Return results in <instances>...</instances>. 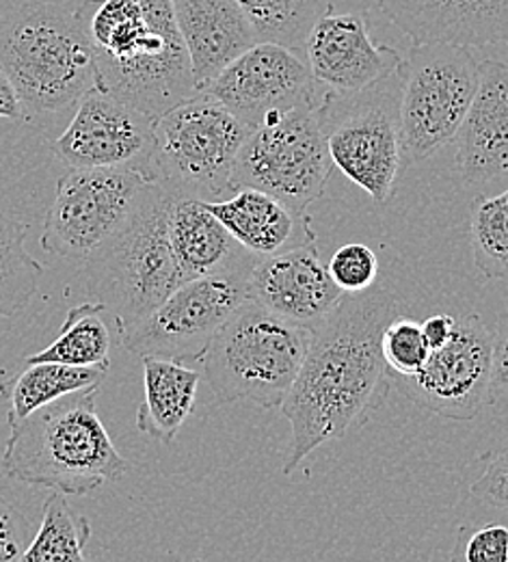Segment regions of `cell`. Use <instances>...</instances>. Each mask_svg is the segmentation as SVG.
<instances>
[{
  "label": "cell",
  "instance_id": "10",
  "mask_svg": "<svg viewBox=\"0 0 508 562\" xmlns=\"http://www.w3.org/2000/svg\"><path fill=\"white\" fill-rule=\"evenodd\" d=\"M481 64L456 44H414L400 64L403 162L414 167L454 140L478 89Z\"/></svg>",
  "mask_w": 508,
  "mask_h": 562
},
{
  "label": "cell",
  "instance_id": "7",
  "mask_svg": "<svg viewBox=\"0 0 508 562\" xmlns=\"http://www.w3.org/2000/svg\"><path fill=\"white\" fill-rule=\"evenodd\" d=\"M251 126L200 91L154 120L147 178L173 198L215 202L232 191V171Z\"/></svg>",
  "mask_w": 508,
  "mask_h": 562
},
{
  "label": "cell",
  "instance_id": "37",
  "mask_svg": "<svg viewBox=\"0 0 508 562\" xmlns=\"http://www.w3.org/2000/svg\"><path fill=\"white\" fill-rule=\"evenodd\" d=\"M24 106L18 98L15 87L11 85L9 76L0 70V117L4 120H20L24 115Z\"/></svg>",
  "mask_w": 508,
  "mask_h": 562
},
{
  "label": "cell",
  "instance_id": "13",
  "mask_svg": "<svg viewBox=\"0 0 508 562\" xmlns=\"http://www.w3.org/2000/svg\"><path fill=\"white\" fill-rule=\"evenodd\" d=\"M394 385L445 420H474L494 394V331L478 314L456 316L452 338L414 376H392Z\"/></svg>",
  "mask_w": 508,
  "mask_h": 562
},
{
  "label": "cell",
  "instance_id": "29",
  "mask_svg": "<svg viewBox=\"0 0 508 562\" xmlns=\"http://www.w3.org/2000/svg\"><path fill=\"white\" fill-rule=\"evenodd\" d=\"M470 240L476 269L489 280L508 281V189L476 198Z\"/></svg>",
  "mask_w": 508,
  "mask_h": 562
},
{
  "label": "cell",
  "instance_id": "25",
  "mask_svg": "<svg viewBox=\"0 0 508 562\" xmlns=\"http://www.w3.org/2000/svg\"><path fill=\"white\" fill-rule=\"evenodd\" d=\"M106 307L95 301H80L68 310V318L57 340L44 351L29 355L24 363L57 361L70 366L111 368V331Z\"/></svg>",
  "mask_w": 508,
  "mask_h": 562
},
{
  "label": "cell",
  "instance_id": "27",
  "mask_svg": "<svg viewBox=\"0 0 508 562\" xmlns=\"http://www.w3.org/2000/svg\"><path fill=\"white\" fill-rule=\"evenodd\" d=\"M26 223L0 212V321L29 305L44 276V267L26 251Z\"/></svg>",
  "mask_w": 508,
  "mask_h": 562
},
{
  "label": "cell",
  "instance_id": "15",
  "mask_svg": "<svg viewBox=\"0 0 508 562\" xmlns=\"http://www.w3.org/2000/svg\"><path fill=\"white\" fill-rule=\"evenodd\" d=\"M151 151L154 117L100 87L80 98L70 126L53 140V154L70 169L135 167L147 176Z\"/></svg>",
  "mask_w": 508,
  "mask_h": 562
},
{
  "label": "cell",
  "instance_id": "34",
  "mask_svg": "<svg viewBox=\"0 0 508 562\" xmlns=\"http://www.w3.org/2000/svg\"><path fill=\"white\" fill-rule=\"evenodd\" d=\"M33 537L29 519L0 492V562L22 561Z\"/></svg>",
  "mask_w": 508,
  "mask_h": 562
},
{
  "label": "cell",
  "instance_id": "4",
  "mask_svg": "<svg viewBox=\"0 0 508 562\" xmlns=\"http://www.w3.org/2000/svg\"><path fill=\"white\" fill-rule=\"evenodd\" d=\"M173 195L147 182L128 221L80 267L68 294L102 303L117 334L135 325L184 283L169 238Z\"/></svg>",
  "mask_w": 508,
  "mask_h": 562
},
{
  "label": "cell",
  "instance_id": "17",
  "mask_svg": "<svg viewBox=\"0 0 508 562\" xmlns=\"http://www.w3.org/2000/svg\"><path fill=\"white\" fill-rule=\"evenodd\" d=\"M305 59L316 82L334 91H358L403 64L396 48L372 42L363 11H327L305 42Z\"/></svg>",
  "mask_w": 508,
  "mask_h": 562
},
{
  "label": "cell",
  "instance_id": "33",
  "mask_svg": "<svg viewBox=\"0 0 508 562\" xmlns=\"http://www.w3.org/2000/svg\"><path fill=\"white\" fill-rule=\"evenodd\" d=\"M485 472L472 485V495L508 515V441L483 454Z\"/></svg>",
  "mask_w": 508,
  "mask_h": 562
},
{
  "label": "cell",
  "instance_id": "28",
  "mask_svg": "<svg viewBox=\"0 0 508 562\" xmlns=\"http://www.w3.org/2000/svg\"><path fill=\"white\" fill-rule=\"evenodd\" d=\"M89 537V519L84 515H74L66 493L55 492L44 504L39 530L22 561H84Z\"/></svg>",
  "mask_w": 508,
  "mask_h": 562
},
{
  "label": "cell",
  "instance_id": "31",
  "mask_svg": "<svg viewBox=\"0 0 508 562\" xmlns=\"http://www.w3.org/2000/svg\"><path fill=\"white\" fill-rule=\"evenodd\" d=\"M327 269L342 292H363L376 283L379 258L368 245L349 243L331 256Z\"/></svg>",
  "mask_w": 508,
  "mask_h": 562
},
{
  "label": "cell",
  "instance_id": "24",
  "mask_svg": "<svg viewBox=\"0 0 508 562\" xmlns=\"http://www.w3.org/2000/svg\"><path fill=\"white\" fill-rule=\"evenodd\" d=\"M106 374L109 370L100 366H70L57 361L26 363V370L0 385V396L9 401L7 420H22L53 401L102 385Z\"/></svg>",
  "mask_w": 508,
  "mask_h": 562
},
{
  "label": "cell",
  "instance_id": "18",
  "mask_svg": "<svg viewBox=\"0 0 508 562\" xmlns=\"http://www.w3.org/2000/svg\"><path fill=\"white\" fill-rule=\"evenodd\" d=\"M414 44L487 48L508 42V0H376Z\"/></svg>",
  "mask_w": 508,
  "mask_h": 562
},
{
  "label": "cell",
  "instance_id": "16",
  "mask_svg": "<svg viewBox=\"0 0 508 562\" xmlns=\"http://www.w3.org/2000/svg\"><path fill=\"white\" fill-rule=\"evenodd\" d=\"M247 290L251 301L307 329H316L345 294L331 280L316 240L258 258Z\"/></svg>",
  "mask_w": 508,
  "mask_h": 562
},
{
  "label": "cell",
  "instance_id": "2",
  "mask_svg": "<svg viewBox=\"0 0 508 562\" xmlns=\"http://www.w3.org/2000/svg\"><path fill=\"white\" fill-rule=\"evenodd\" d=\"M100 89L154 120L200 93L173 0H82L74 9Z\"/></svg>",
  "mask_w": 508,
  "mask_h": 562
},
{
  "label": "cell",
  "instance_id": "20",
  "mask_svg": "<svg viewBox=\"0 0 508 562\" xmlns=\"http://www.w3.org/2000/svg\"><path fill=\"white\" fill-rule=\"evenodd\" d=\"M173 9L200 91L258 44L236 0H173Z\"/></svg>",
  "mask_w": 508,
  "mask_h": 562
},
{
  "label": "cell",
  "instance_id": "8",
  "mask_svg": "<svg viewBox=\"0 0 508 562\" xmlns=\"http://www.w3.org/2000/svg\"><path fill=\"white\" fill-rule=\"evenodd\" d=\"M400 68L358 91L329 89L316 104L334 165L376 204L394 198L403 162Z\"/></svg>",
  "mask_w": 508,
  "mask_h": 562
},
{
  "label": "cell",
  "instance_id": "21",
  "mask_svg": "<svg viewBox=\"0 0 508 562\" xmlns=\"http://www.w3.org/2000/svg\"><path fill=\"white\" fill-rule=\"evenodd\" d=\"M169 238L184 281L249 273L258 260L208 211L206 202L195 198L171 200Z\"/></svg>",
  "mask_w": 508,
  "mask_h": 562
},
{
  "label": "cell",
  "instance_id": "11",
  "mask_svg": "<svg viewBox=\"0 0 508 562\" xmlns=\"http://www.w3.org/2000/svg\"><path fill=\"white\" fill-rule=\"evenodd\" d=\"M147 182L135 167L70 169L44 218V251L80 267L128 221Z\"/></svg>",
  "mask_w": 508,
  "mask_h": 562
},
{
  "label": "cell",
  "instance_id": "1",
  "mask_svg": "<svg viewBox=\"0 0 508 562\" xmlns=\"http://www.w3.org/2000/svg\"><path fill=\"white\" fill-rule=\"evenodd\" d=\"M409 307L390 288L345 292L334 312L312 329L309 349L282 405L292 439L284 474L320 446L368 420L394 385L381 351L383 329Z\"/></svg>",
  "mask_w": 508,
  "mask_h": 562
},
{
  "label": "cell",
  "instance_id": "9",
  "mask_svg": "<svg viewBox=\"0 0 508 562\" xmlns=\"http://www.w3.org/2000/svg\"><path fill=\"white\" fill-rule=\"evenodd\" d=\"M316 104H301L251 131L234 162L232 191L260 189L296 212L323 198L336 165Z\"/></svg>",
  "mask_w": 508,
  "mask_h": 562
},
{
  "label": "cell",
  "instance_id": "26",
  "mask_svg": "<svg viewBox=\"0 0 508 562\" xmlns=\"http://www.w3.org/2000/svg\"><path fill=\"white\" fill-rule=\"evenodd\" d=\"M258 42L280 44L305 53L316 22L331 11V0H236Z\"/></svg>",
  "mask_w": 508,
  "mask_h": 562
},
{
  "label": "cell",
  "instance_id": "19",
  "mask_svg": "<svg viewBox=\"0 0 508 562\" xmlns=\"http://www.w3.org/2000/svg\"><path fill=\"white\" fill-rule=\"evenodd\" d=\"M454 140L465 182L508 180V64L481 61L478 89Z\"/></svg>",
  "mask_w": 508,
  "mask_h": 562
},
{
  "label": "cell",
  "instance_id": "30",
  "mask_svg": "<svg viewBox=\"0 0 508 562\" xmlns=\"http://www.w3.org/2000/svg\"><path fill=\"white\" fill-rule=\"evenodd\" d=\"M381 351L392 376H414L431 357L422 325L405 314L396 316L381 336Z\"/></svg>",
  "mask_w": 508,
  "mask_h": 562
},
{
  "label": "cell",
  "instance_id": "22",
  "mask_svg": "<svg viewBox=\"0 0 508 562\" xmlns=\"http://www.w3.org/2000/svg\"><path fill=\"white\" fill-rule=\"evenodd\" d=\"M208 211L253 256H273L316 240L307 212L292 211L260 189H238L229 200L206 202Z\"/></svg>",
  "mask_w": 508,
  "mask_h": 562
},
{
  "label": "cell",
  "instance_id": "36",
  "mask_svg": "<svg viewBox=\"0 0 508 562\" xmlns=\"http://www.w3.org/2000/svg\"><path fill=\"white\" fill-rule=\"evenodd\" d=\"M454 325H456V318L450 314H436L422 323V334H425L431 351L441 349L452 338Z\"/></svg>",
  "mask_w": 508,
  "mask_h": 562
},
{
  "label": "cell",
  "instance_id": "23",
  "mask_svg": "<svg viewBox=\"0 0 508 562\" xmlns=\"http://www.w3.org/2000/svg\"><path fill=\"white\" fill-rule=\"evenodd\" d=\"M144 359V403L137 409V428L147 437L171 443L193 414L202 372L178 359Z\"/></svg>",
  "mask_w": 508,
  "mask_h": 562
},
{
  "label": "cell",
  "instance_id": "12",
  "mask_svg": "<svg viewBox=\"0 0 508 562\" xmlns=\"http://www.w3.org/2000/svg\"><path fill=\"white\" fill-rule=\"evenodd\" d=\"M249 273L184 281L142 321L120 331L126 351L139 357L200 361L218 329L249 299Z\"/></svg>",
  "mask_w": 508,
  "mask_h": 562
},
{
  "label": "cell",
  "instance_id": "3",
  "mask_svg": "<svg viewBox=\"0 0 508 562\" xmlns=\"http://www.w3.org/2000/svg\"><path fill=\"white\" fill-rule=\"evenodd\" d=\"M98 390L87 387L9 422L2 452L7 476L50 492L89 495L120 481L131 463L117 452L98 416Z\"/></svg>",
  "mask_w": 508,
  "mask_h": 562
},
{
  "label": "cell",
  "instance_id": "5",
  "mask_svg": "<svg viewBox=\"0 0 508 562\" xmlns=\"http://www.w3.org/2000/svg\"><path fill=\"white\" fill-rule=\"evenodd\" d=\"M0 70L26 113H59L100 87L91 44L74 9L26 2L0 20Z\"/></svg>",
  "mask_w": 508,
  "mask_h": 562
},
{
  "label": "cell",
  "instance_id": "6",
  "mask_svg": "<svg viewBox=\"0 0 508 562\" xmlns=\"http://www.w3.org/2000/svg\"><path fill=\"white\" fill-rule=\"evenodd\" d=\"M309 340L312 329L247 299L200 361L218 401H251L262 409H282Z\"/></svg>",
  "mask_w": 508,
  "mask_h": 562
},
{
  "label": "cell",
  "instance_id": "14",
  "mask_svg": "<svg viewBox=\"0 0 508 562\" xmlns=\"http://www.w3.org/2000/svg\"><path fill=\"white\" fill-rule=\"evenodd\" d=\"M206 91L247 126L258 128L301 104L316 102V78L298 50L258 42L221 71Z\"/></svg>",
  "mask_w": 508,
  "mask_h": 562
},
{
  "label": "cell",
  "instance_id": "35",
  "mask_svg": "<svg viewBox=\"0 0 508 562\" xmlns=\"http://www.w3.org/2000/svg\"><path fill=\"white\" fill-rule=\"evenodd\" d=\"M494 394L508 396V301L494 331Z\"/></svg>",
  "mask_w": 508,
  "mask_h": 562
},
{
  "label": "cell",
  "instance_id": "32",
  "mask_svg": "<svg viewBox=\"0 0 508 562\" xmlns=\"http://www.w3.org/2000/svg\"><path fill=\"white\" fill-rule=\"evenodd\" d=\"M452 559L467 562H508L507 524H485L461 537Z\"/></svg>",
  "mask_w": 508,
  "mask_h": 562
}]
</instances>
